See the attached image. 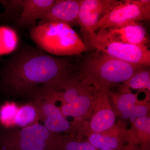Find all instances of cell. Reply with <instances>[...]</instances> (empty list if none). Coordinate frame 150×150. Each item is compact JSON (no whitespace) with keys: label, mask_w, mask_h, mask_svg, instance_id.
<instances>
[{"label":"cell","mask_w":150,"mask_h":150,"mask_svg":"<svg viewBox=\"0 0 150 150\" xmlns=\"http://www.w3.org/2000/svg\"><path fill=\"white\" fill-rule=\"evenodd\" d=\"M149 105L145 101H139L131 109L126 112L120 114L122 118L129 120L133 123L137 118L149 115Z\"/></svg>","instance_id":"ffe728a7"},{"label":"cell","mask_w":150,"mask_h":150,"mask_svg":"<svg viewBox=\"0 0 150 150\" xmlns=\"http://www.w3.org/2000/svg\"><path fill=\"white\" fill-rule=\"evenodd\" d=\"M116 0H81L78 18L84 43L90 48L96 36L95 28Z\"/></svg>","instance_id":"52a82bcc"},{"label":"cell","mask_w":150,"mask_h":150,"mask_svg":"<svg viewBox=\"0 0 150 150\" xmlns=\"http://www.w3.org/2000/svg\"><path fill=\"white\" fill-rule=\"evenodd\" d=\"M40 117L36 107L30 101L19 107L14 121V127L24 128L39 123Z\"/></svg>","instance_id":"2e32d148"},{"label":"cell","mask_w":150,"mask_h":150,"mask_svg":"<svg viewBox=\"0 0 150 150\" xmlns=\"http://www.w3.org/2000/svg\"><path fill=\"white\" fill-rule=\"evenodd\" d=\"M63 135L40 123L24 128L0 129V150H58Z\"/></svg>","instance_id":"277c9868"},{"label":"cell","mask_w":150,"mask_h":150,"mask_svg":"<svg viewBox=\"0 0 150 150\" xmlns=\"http://www.w3.org/2000/svg\"><path fill=\"white\" fill-rule=\"evenodd\" d=\"M115 126L101 133L89 134L87 141L97 150H108L123 148L132 144L129 137H123L124 133Z\"/></svg>","instance_id":"8fae6325"},{"label":"cell","mask_w":150,"mask_h":150,"mask_svg":"<svg viewBox=\"0 0 150 150\" xmlns=\"http://www.w3.org/2000/svg\"><path fill=\"white\" fill-rule=\"evenodd\" d=\"M30 35L39 48L52 56L79 55L89 50L72 28L64 23L38 24L31 27Z\"/></svg>","instance_id":"3957f363"},{"label":"cell","mask_w":150,"mask_h":150,"mask_svg":"<svg viewBox=\"0 0 150 150\" xmlns=\"http://www.w3.org/2000/svg\"><path fill=\"white\" fill-rule=\"evenodd\" d=\"M75 73L74 66L68 58L28 46L2 64L0 89L7 96L31 100L58 90Z\"/></svg>","instance_id":"6da1fadb"},{"label":"cell","mask_w":150,"mask_h":150,"mask_svg":"<svg viewBox=\"0 0 150 150\" xmlns=\"http://www.w3.org/2000/svg\"><path fill=\"white\" fill-rule=\"evenodd\" d=\"M116 40L129 44L147 46L146 30L140 22L132 23L118 28H106Z\"/></svg>","instance_id":"4fadbf2b"},{"label":"cell","mask_w":150,"mask_h":150,"mask_svg":"<svg viewBox=\"0 0 150 150\" xmlns=\"http://www.w3.org/2000/svg\"><path fill=\"white\" fill-rule=\"evenodd\" d=\"M150 0L116 1L96 25L100 29L124 26L132 23L149 21Z\"/></svg>","instance_id":"8992f818"},{"label":"cell","mask_w":150,"mask_h":150,"mask_svg":"<svg viewBox=\"0 0 150 150\" xmlns=\"http://www.w3.org/2000/svg\"><path fill=\"white\" fill-rule=\"evenodd\" d=\"M143 67L96 50L85 58L78 74L97 88L108 90L111 86L129 80Z\"/></svg>","instance_id":"7a4b0ae2"},{"label":"cell","mask_w":150,"mask_h":150,"mask_svg":"<svg viewBox=\"0 0 150 150\" xmlns=\"http://www.w3.org/2000/svg\"><path fill=\"white\" fill-rule=\"evenodd\" d=\"M81 0H56L51 8L39 19L38 24L57 23L71 27L78 25Z\"/></svg>","instance_id":"30bf717a"},{"label":"cell","mask_w":150,"mask_h":150,"mask_svg":"<svg viewBox=\"0 0 150 150\" xmlns=\"http://www.w3.org/2000/svg\"><path fill=\"white\" fill-rule=\"evenodd\" d=\"M58 150H97L88 141L64 135Z\"/></svg>","instance_id":"ac0fdd59"},{"label":"cell","mask_w":150,"mask_h":150,"mask_svg":"<svg viewBox=\"0 0 150 150\" xmlns=\"http://www.w3.org/2000/svg\"><path fill=\"white\" fill-rule=\"evenodd\" d=\"M138 95V93H132L130 90L121 91L120 93L112 95L116 102V111L119 115L128 111L139 101Z\"/></svg>","instance_id":"e0dca14e"},{"label":"cell","mask_w":150,"mask_h":150,"mask_svg":"<svg viewBox=\"0 0 150 150\" xmlns=\"http://www.w3.org/2000/svg\"><path fill=\"white\" fill-rule=\"evenodd\" d=\"M56 0H24L23 1L21 12L18 23L22 27L35 26L40 19L54 5Z\"/></svg>","instance_id":"7c38bea8"},{"label":"cell","mask_w":150,"mask_h":150,"mask_svg":"<svg viewBox=\"0 0 150 150\" xmlns=\"http://www.w3.org/2000/svg\"><path fill=\"white\" fill-rule=\"evenodd\" d=\"M30 101L37 109L40 121L48 130L57 134L71 135L72 125L56 105L51 93L37 97Z\"/></svg>","instance_id":"ba28073f"},{"label":"cell","mask_w":150,"mask_h":150,"mask_svg":"<svg viewBox=\"0 0 150 150\" xmlns=\"http://www.w3.org/2000/svg\"><path fill=\"white\" fill-rule=\"evenodd\" d=\"M108 150H139L138 148L133 144H129L125 147L120 149H113Z\"/></svg>","instance_id":"44dd1931"},{"label":"cell","mask_w":150,"mask_h":150,"mask_svg":"<svg viewBox=\"0 0 150 150\" xmlns=\"http://www.w3.org/2000/svg\"><path fill=\"white\" fill-rule=\"evenodd\" d=\"M18 106L14 102H7L0 108V121L3 127H14V121Z\"/></svg>","instance_id":"d6986e66"},{"label":"cell","mask_w":150,"mask_h":150,"mask_svg":"<svg viewBox=\"0 0 150 150\" xmlns=\"http://www.w3.org/2000/svg\"><path fill=\"white\" fill-rule=\"evenodd\" d=\"M130 88L150 93V66L142 67L129 80L122 83L120 90H130Z\"/></svg>","instance_id":"9a60e30c"},{"label":"cell","mask_w":150,"mask_h":150,"mask_svg":"<svg viewBox=\"0 0 150 150\" xmlns=\"http://www.w3.org/2000/svg\"><path fill=\"white\" fill-rule=\"evenodd\" d=\"M132 124L134 135L137 136L134 139V144L137 147L138 145H140L141 150H149V145L150 135L149 116L148 115L137 118Z\"/></svg>","instance_id":"5bb4252c"},{"label":"cell","mask_w":150,"mask_h":150,"mask_svg":"<svg viewBox=\"0 0 150 150\" xmlns=\"http://www.w3.org/2000/svg\"><path fill=\"white\" fill-rule=\"evenodd\" d=\"M108 90H99L88 123L89 134L103 133L115 126L116 114L108 103Z\"/></svg>","instance_id":"9c48e42d"},{"label":"cell","mask_w":150,"mask_h":150,"mask_svg":"<svg viewBox=\"0 0 150 150\" xmlns=\"http://www.w3.org/2000/svg\"><path fill=\"white\" fill-rule=\"evenodd\" d=\"M90 48L128 63L150 65V51L148 46L123 43L112 37L107 29L98 30Z\"/></svg>","instance_id":"5b68a950"},{"label":"cell","mask_w":150,"mask_h":150,"mask_svg":"<svg viewBox=\"0 0 150 150\" xmlns=\"http://www.w3.org/2000/svg\"><path fill=\"white\" fill-rule=\"evenodd\" d=\"M41 150H54L53 149H43Z\"/></svg>","instance_id":"7402d4cb"}]
</instances>
